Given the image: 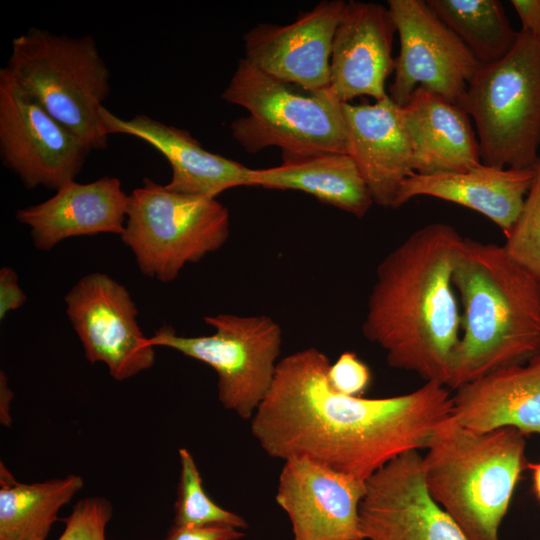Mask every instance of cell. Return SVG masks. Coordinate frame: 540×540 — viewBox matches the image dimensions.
<instances>
[{
    "mask_svg": "<svg viewBox=\"0 0 540 540\" xmlns=\"http://www.w3.org/2000/svg\"><path fill=\"white\" fill-rule=\"evenodd\" d=\"M326 354L307 347L278 361L251 418V433L272 458H307L366 482L397 456L425 448L452 414L449 388L425 382L403 395H344L328 379Z\"/></svg>",
    "mask_w": 540,
    "mask_h": 540,
    "instance_id": "6da1fadb",
    "label": "cell"
},
{
    "mask_svg": "<svg viewBox=\"0 0 540 540\" xmlns=\"http://www.w3.org/2000/svg\"><path fill=\"white\" fill-rule=\"evenodd\" d=\"M464 238L442 222L411 233L377 266L362 324L389 366L446 387L461 337L452 277Z\"/></svg>",
    "mask_w": 540,
    "mask_h": 540,
    "instance_id": "7a4b0ae2",
    "label": "cell"
},
{
    "mask_svg": "<svg viewBox=\"0 0 540 540\" xmlns=\"http://www.w3.org/2000/svg\"><path fill=\"white\" fill-rule=\"evenodd\" d=\"M452 280L463 312L447 388L540 354V289L503 245L465 237Z\"/></svg>",
    "mask_w": 540,
    "mask_h": 540,
    "instance_id": "3957f363",
    "label": "cell"
},
{
    "mask_svg": "<svg viewBox=\"0 0 540 540\" xmlns=\"http://www.w3.org/2000/svg\"><path fill=\"white\" fill-rule=\"evenodd\" d=\"M426 488L467 540H499L504 519L524 470L525 435L512 427L479 432L451 416L426 446Z\"/></svg>",
    "mask_w": 540,
    "mask_h": 540,
    "instance_id": "277c9868",
    "label": "cell"
},
{
    "mask_svg": "<svg viewBox=\"0 0 540 540\" xmlns=\"http://www.w3.org/2000/svg\"><path fill=\"white\" fill-rule=\"evenodd\" d=\"M1 70L91 150L107 147L101 109L111 91V73L91 35L70 37L31 27L12 40Z\"/></svg>",
    "mask_w": 540,
    "mask_h": 540,
    "instance_id": "5b68a950",
    "label": "cell"
},
{
    "mask_svg": "<svg viewBox=\"0 0 540 540\" xmlns=\"http://www.w3.org/2000/svg\"><path fill=\"white\" fill-rule=\"evenodd\" d=\"M221 97L248 111L232 122L231 131L249 153L277 146L282 159L320 152L348 154L342 102L329 89L297 93L243 58Z\"/></svg>",
    "mask_w": 540,
    "mask_h": 540,
    "instance_id": "8992f818",
    "label": "cell"
},
{
    "mask_svg": "<svg viewBox=\"0 0 540 540\" xmlns=\"http://www.w3.org/2000/svg\"><path fill=\"white\" fill-rule=\"evenodd\" d=\"M459 105L475 124L482 164L532 168L540 158V38L519 31L506 56L479 67Z\"/></svg>",
    "mask_w": 540,
    "mask_h": 540,
    "instance_id": "52a82bcc",
    "label": "cell"
},
{
    "mask_svg": "<svg viewBox=\"0 0 540 540\" xmlns=\"http://www.w3.org/2000/svg\"><path fill=\"white\" fill-rule=\"evenodd\" d=\"M229 233V211L216 198L172 192L144 178L128 195L120 237L142 274L165 283L220 249Z\"/></svg>",
    "mask_w": 540,
    "mask_h": 540,
    "instance_id": "ba28073f",
    "label": "cell"
},
{
    "mask_svg": "<svg viewBox=\"0 0 540 540\" xmlns=\"http://www.w3.org/2000/svg\"><path fill=\"white\" fill-rule=\"evenodd\" d=\"M203 320L214 328L213 334L182 336L163 325L148 337V344L171 348L212 367L223 407L251 419L274 378L281 327L267 315L221 313Z\"/></svg>",
    "mask_w": 540,
    "mask_h": 540,
    "instance_id": "9c48e42d",
    "label": "cell"
},
{
    "mask_svg": "<svg viewBox=\"0 0 540 540\" xmlns=\"http://www.w3.org/2000/svg\"><path fill=\"white\" fill-rule=\"evenodd\" d=\"M91 151L0 69V158L26 189L74 181Z\"/></svg>",
    "mask_w": 540,
    "mask_h": 540,
    "instance_id": "30bf717a",
    "label": "cell"
},
{
    "mask_svg": "<svg viewBox=\"0 0 540 540\" xmlns=\"http://www.w3.org/2000/svg\"><path fill=\"white\" fill-rule=\"evenodd\" d=\"M387 3L400 40L390 99L401 107L422 86L459 105L480 64L426 0Z\"/></svg>",
    "mask_w": 540,
    "mask_h": 540,
    "instance_id": "8fae6325",
    "label": "cell"
},
{
    "mask_svg": "<svg viewBox=\"0 0 540 540\" xmlns=\"http://www.w3.org/2000/svg\"><path fill=\"white\" fill-rule=\"evenodd\" d=\"M66 313L86 359L104 363L117 381L151 368L155 347L138 324V309L129 291L110 276H83L65 296Z\"/></svg>",
    "mask_w": 540,
    "mask_h": 540,
    "instance_id": "7c38bea8",
    "label": "cell"
},
{
    "mask_svg": "<svg viewBox=\"0 0 540 540\" xmlns=\"http://www.w3.org/2000/svg\"><path fill=\"white\" fill-rule=\"evenodd\" d=\"M365 484L359 509L364 540H467L429 494L418 451L392 459Z\"/></svg>",
    "mask_w": 540,
    "mask_h": 540,
    "instance_id": "4fadbf2b",
    "label": "cell"
},
{
    "mask_svg": "<svg viewBox=\"0 0 540 540\" xmlns=\"http://www.w3.org/2000/svg\"><path fill=\"white\" fill-rule=\"evenodd\" d=\"M364 481L307 458L284 461L275 499L291 523L293 540H364L360 504Z\"/></svg>",
    "mask_w": 540,
    "mask_h": 540,
    "instance_id": "5bb4252c",
    "label": "cell"
},
{
    "mask_svg": "<svg viewBox=\"0 0 540 540\" xmlns=\"http://www.w3.org/2000/svg\"><path fill=\"white\" fill-rule=\"evenodd\" d=\"M346 2L321 1L288 25L262 23L243 37L245 59L265 74L309 93L330 87V59Z\"/></svg>",
    "mask_w": 540,
    "mask_h": 540,
    "instance_id": "9a60e30c",
    "label": "cell"
},
{
    "mask_svg": "<svg viewBox=\"0 0 540 540\" xmlns=\"http://www.w3.org/2000/svg\"><path fill=\"white\" fill-rule=\"evenodd\" d=\"M396 26L388 7L346 2L336 28L330 59L331 93L342 103L370 96H388L385 84L395 71L392 56Z\"/></svg>",
    "mask_w": 540,
    "mask_h": 540,
    "instance_id": "2e32d148",
    "label": "cell"
},
{
    "mask_svg": "<svg viewBox=\"0 0 540 540\" xmlns=\"http://www.w3.org/2000/svg\"><path fill=\"white\" fill-rule=\"evenodd\" d=\"M348 154L375 204L395 208L402 183L413 169L410 141L400 107L389 96L373 104L342 103Z\"/></svg>",
    "mask_w": 540,
    "mask_h": 540,
    "instance_id": "e0dca14e",
    "label": "cell"
},
{
    "mask_svg": "<svg viewBox=\"0 0 540 540\" xmlns=\"http://www.w3.org/2000/svg\"><path fill=\"white\" fill-rule=\"evenodd\" d=\"M101 119L108 135L137 137L167 159L172 174L164 186L172 192L216 198L225 190L250 186V168L207 151L184 129L144 114L123 119L105 107L101 109Z\"/></svg>",
    "mask_w": 540,
    "mask_h": 540,
    "instance_id": "ac0fdd59",
    "label": "cell"
},
{
    "mask_svg": "<svg viewBox=\"0 0 540 540\" xmlns=\"http://www.w3.org/2000/svg\"><path fill=\"white\" fill-rule=\"evenodd\" d=\"M128 195L116 177L105 176L89 183L75 180L35 205L16 212L18 222L30 228L35 247L48 251L59 242L100 233L122 235Z\"/></svg>",
    "mask_w": 540,
    "mask_h": 540,
    "instance_id": "d6986e66",
    "label": "cell"
},
{
    "mask_svg": "<svg viewBox=\"0 0 540 540\" xmlns=\"http://www.w3.org/2000/svg\"><path fill=\"white\" fill-rule=\"evenodd\" d=\"M414 173L463 172L482 164L477 135L468 113L425 87H417L400 107Z\"/></svg>",
    "mask_w": 540,
    "mask_h": 540,
    "instance_id": "ffe728a7",
    "label": "cell"
},
{
    "mask_svg": "<svg viewBox=\"0 0 540 540\" xmlns=\"http://www.w3.org/2000/svg\"><path fill=\"white\" fill-rule=\"evenodd\" d=\"M451 417L479 432L512 427L540 435V354L457 388Z\"/></svg>",
    "mask_w": 540,
    "mask_h": 540,
    "instance_id": "44dd1931",
    "label": "cell"
},
{
    "mask_svg": "<svg viewBox=\"0 0 540 540\" xmlns=\"http://www.w3.org/2000/svg\"><path fill=\"white\" fill-rule=\"evenodd\" d=\"M532 179V168L484 164L463 172L413 173L402 183L395 208L418 196L434 197L484 215L507 237L522 210Z\"/></svg>",
    "mask_w": 540,
    "mask_h": 540,
    "instance_id": "7402d4cb",
    "label": "cell"
},
{
    "mask_svg": "<svg viewBox=\"0 0 540 540\" xmlns=\"http://www.w3.org/2000/svg\"><path fill=\"white\" fill-rule=\"evenodd\" d=\"M250 186L298 190L358 218L374 204L357 165L349 154L320 152L283 159L266 169H251Z\"/></svg>",
    "mask_w": 540,
    "mask_h": 540,
    "instance_id": "603a6c76",
    "label": "cell"
},
{
    "mask_svg": "<svg viewBox=\"0 0 540 540\" xmlns=\"http://www.w3.org/2000/svg\"><path fill=\"white\" fill-rule=\"evenodd\" d=\"M83 486V478L75 474L19 483L1 462L0 540H46L60 509Z\"/></svg>",
    "mask_w": 540,
    "mask_h": 540,
    "instance_id": "cb8c5ba5",
    "label": "cell"
},
{
    "mask_svg": "<svg viewBox=\"0 0 540 540\" xmlns=\"http://www.w3.org/2000/svg\"><path fill=\"white\" fill-rule=\"evenodd\" d=\"M435 15L480 66L493 64L513 48L519 31L510 25L499 0H426Z\"/></svg>",
    "mask_w": 540,
    "mask_h": 540,
    "instance_id": "d4e9b609",
    "label": "cell"
},
{
    "mask_svg": "<svg viewBox=\"0 0 540 540\" xmlns=\"http://www.w3.org/2000/svg\"><path fill=\"white\" fill-rule=\"evenodd\" d=\"M178 453L180 475L177 499L174 505L173 525H224L241 530L248 528V524L242 516L220 507L208 496L190 451L186 448H180Z\"/></svg>",
    "mask_w": 540,
    "mask_h": 540,
    "instance_id": "484cf974",
    "label": "cell"
},
{
    "mask_svg": "<svg viewBox=\"0 0 540 540\" xmlns=\"http://www.w3.org/2000/svg\"><path fill=\"white\" fill-rule=\"evenodd\" d=\"M532 169L533 179L522 210L503 247L540 289V158Z\"/></svg>",
    "mask_w": 540,
    "mask_h": 540,
    "instance_id": "4316f807",
    "label": "cell"
},
{
    "mask_svg": "<svg viewBox=\"0 0 540 540\" xmlns=\"http://www.w3.org/2000/svg\"><path fill=\"white\" fill-rule=\"evenodd\" d=\"M112 513V505L104 497L81 499L71 513L61 519L65 527L57 540H106V527Z\"/></svg>",
    "mask_w": 540,
    "mask_h": 540,
    "instance_id": "83f0119b",
    "label": "cell"
},
{
    "mask_svg": "<svg viewBox=\"0 0 540 540\" xmlns=\"http://www.w3.org/2000/svg\"><path fill=\"white\" fill-rule=\"evenodd\" d=\"M330 385L337 392L361 396L371 384L369 367L351 351L343 352L328 370Z\"/></svg>",
    "mask_w": 540,
    "mask_h": 540,
    "instance_id": "f1b7e54d",
    "label": "cell"
},
{
    "mask_svg": "<svg viewBox=\"0 0 540 540\" xmlns=\"http://www.w3.org/2000/svg\"><path fill=\"white\" fill-rule=\"evenodd\" d=\"M245 535L241 529L224 525H173L164 540H239Z\"/></svg>",
    "mask_w": 540,
    "mask_h": 540,
    "instance_id": "f546056e",
    "label": "cell"
},
{
    "mask_svg": "<svg viewBox=\"0 0 540 540\" xmlns=\"http://www.w3.org/2000/svg\"><path fill=\"white\" fill-rule=\"evenodd\" d=\"M26 295L18 283V275L11 267L0 269V320L26 302Z\"/></svg>",
    "mask_w": 540,
    "mask_h": 540,
    "instance_id": "4dcf8cb0",
    "label": "cell"
},
{
    "mask_svg": "<svg viewBox=\"0 0 540 540\" xmlns=\"http://www.w3.org/2000/svg\"><path fill=\"white\" fill-rule=\"evenodd\" d=\"M522 32L540 38V0H512Z\"/></svg>",
    "mask_w": 540,
    "mask_h": 540,
    "instance_id": "1f68e13d",
    "label": "cell"
},
{
    "mask_svg": "<svg viewBox=\"0 0 540 540\" xmlns=\"http://www.w3.org/2000/svg\"><path fill=\"white\" fill-rule=\"evenodd\" d=\"M13 400V391L8 386L6 374L0 373V422L5 427L12 425L10 406Z\"/></svg>",
    "mask_w": 540,
    "mask_h": 540,
    "instance_id": "d6a6232c",
    "label": "cell"
},
{
    "mask_svg": "<svg viewBox=\"0 0 540 540\" xmlns=\"http://www.w3.org/2000/svg\"><path fill=\"white\" fill-rule=\"evenodd\" d=\"M528 469L532 472L534 493L537 499L540 501V463L529 462Z\"/></svg>",
    "mask_w": 540,
    "mask_h": 540,
    "instance_id": "836d02e7",
    "label": "cell"
}]
</instances>
